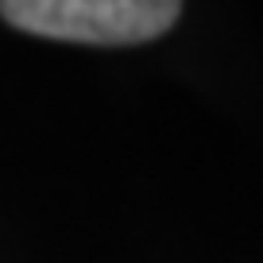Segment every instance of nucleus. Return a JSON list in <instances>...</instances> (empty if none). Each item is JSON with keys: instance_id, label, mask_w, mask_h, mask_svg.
Listing matches in <instances>:
<instances>
[{"instance_id": "obj_1", "label": "nucleus", "mask_w": 263, "mask_h": 263, "mask_svg": "<svg viewBox=\"0 0 263 263\" xmlns=\"http://www.w3.org/2000/svg\"><path fill=\"white\" fill-rule=\"evenodd\" d=\"M0 16L39 39L136 47L171 31L182 16L174 0H4Z\"/></svg>"}]
</instances>
